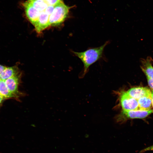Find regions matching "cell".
Masks as SVG:
<instances>
[{
	"instance_id": "1",
	"label": "cell",
	"mask_w": 153,
	"mask_h": 153,
	"mask_svg": "<svg viewBox=\"0 0 153 153\" xmlns=\"http://www.w3.org/2000/svg\"><path fill=\"white\" fill-rule=\"evenodd\" d=\"M108 42H107L99 47L90 48L82 52L73 51V53L83 64V72L81 76L82 77L87 73L90 66L102 57L104 48Z\"/></svg>"
},
{
	"instance_id": "2",
	"label": "cell",
	"mask_w": 153,
	"mask_h": 153,
	"mask_svg": "<svg viewBox=\"0 0 153 153\" xmlns=\"http://www.w3.org/2000/svg\"><path fill=\"white\" fill-rule=\"evenodd\" d=\"M70 8L62 0L55 5L53 12L49 16L50 26H58L63 22L68 16Z\"/></svg>"
},
{
	"instance_id": "3",
	"label": "cell",
	"mask_w": 153,
	"mask_h": 153,
	"mask_svg": "<svg viewBox=\"0 0 153 153\" xmlns=\"http://www.w3.org/2000/svg\"><path fill=\"white\" fill-rule=\"evenodd\" d=\"M153 112L152 109L144 110L138 109L136 110H125L121 112L115 117V121L119 124H122L127 120L134 119H144Z\"/></svg>"
},
{
	"instance_id": "4",
	"label": "cell",
	"mask_w": 153,
	"mask_h": 153,
	"mask_svg": "<svg viewBox=\"0 0 153 153\" xmlns=\"http://www.w3.org/2000/svg\"><path fill=\"white\" fill-rule=\"evenodd\" d=\"M116 92L118 95L119 104L122 110H131L139 109L137 100L130 96L127 92L123 90Z\"/></svg>"
},
{
	"instance_id": "5",
	"label": "cell",
	"mask_w": 153,
	"mask_h": 153,
	"mask_svg": "<svg viewBox=\"0 0 153 153\" xmlns=\"http://www.w3.org/2000/svg\"><path fill=\"white\" fill-rule=\"evenodd\" d=\"M21 76V74L20 73L4 81L9 90L18 97L22 94L18 90V86L20 82Z\"/></svg>"
},
{
	"instance_id": "6",
	"label": "cell",
	"mask_w": 153,
	"mask_h": 153,
	"mask_svg": "<svg viewBox=\"0 0 153 153\" xmlns=\"http://www.w3.org/2000/svg\"><path fill=\"white\" fill-rule=\"evenodd\" d=\"M24 6L27 17L34 25L38 19L41 12L35 9L28 1L24 3Z\"/></svg>"
},
{
	"instance_id": "7",
	"label": "cell",
	"mask_w": 153,
	"mask_h": 153,
	"mask_svg": "<svg viewBox=\"0 0 153 153\" xmlns=\"http://www.w3.org/2000/svg\"><path fill=\"white\" fill-rule=\"evenodd\" d=\"M126 92L130 96L137 100L144 96L152 95L150 90L146 87H133Z\"/></svg>"
},
{
	"instance_id": "8",
	"label": "cell",
	"mask_w": 153,
	"mask_h": 153,
	"mask_svg": "<svg viewBox=\"0 0 153 153\" xmlns=\"http://www.w3.org/2000/svg\"><path fill=\"white\" fill-rule=\"evenodd\" d=\"M49 16L44 11L41 12L38 19L33 25L35 31L38 33L50 26L49 23Z\"/></svg>"
},
{
	"instance_id": "9",
	"label": "cell",
	"mask_w": 153,
	"mask_h": 153,
	"mask_svg": "<svg viewBox=\"0 0 153 153\" xmlns=\"http://www.w3.org/2000/svg\"><path fill=\"white\" fill-rule=\"evenodd\" d=\"M152 60L150 57H148L146 59L141 60V68L146 77L153 78V66L152 65Z\"/></svg>"
},
{
	"instance_id": "10",
	"label": "cell",
	"mask_w": 153,
	"mask_h": 153,
	"mask_svg": "<svg viewBox=\"0 0 153 153\" xmlns=\"http://www.w3.org/2000/svg\"><path fill=\"white\" fill-rule=\"evenodd\" d=\"M20 73L17 67L14 66L6 67L0 75V77L2 80H5Z\"/></svg>"
},
{
	"instance_id": "11",
	"label": "cell",
	"mask_w": 153,
	"mask_h": 153,
	"mask_svg": "<svg viewBox=\"0 0 153 153\" xmlns=\"http://www.w3.org/2000/svg\"><path fill=\"white\" fill-rule=\"evenodd\" d=\"M137 101L139 109L144 110L151 109L152 107V95L142 97Z\"/></svg>"
},
{
	"instance_id": "12",
	"label": "cell",
	"mask_w": 153,
	"mask_h": 153,
	"mask_svg": "<svg viewBox=\"0 0 153 153\" xmlns=\"http://www.w3.org/2000/svg\"><path fill=\"white\" fill-rule=\"evenodd\" d=\"M0 95L4 99L18 98L9 90L4 81L2 80L0 81Z\"/></svg>"
},
{
	"instance_id": "13",
	"label": "cell",
	"mask_w": 153,
	"mask_h": 153,
	"mask_svg": "<svg viewBox=\"0 0 153 153\" xmlns=\"http://www.w3.org/2000/svg\"><path fill=\"white\" fill-rule=\"evenodd\" d=\"M27 1L35 9L40 12L44 11L49 5L44 0H29Z\"/></svg>"
},
{
	"instance_id": "14",
	"label": "cell",
	"mask_w": 153,
	"mask_h": 153,
	"mask_svg": "<svg viewBox=\"0 0 153 153\" xmlns=\"http://www.w3.org/2000/svg\"><path fill=\"white\" fill-rule=\"evenodd\" d=\"M55 6L48 5L45 9L44 12H45L50 16L53 11Z\"/></svg>"
},
{
	"instance_id": "15",
	"label": "cell",
	"mask_w": 153,
	"mask_h": 153,
	"mask_svg": "<svg viewBox=\"0 0 153 153\" xmlns=\"http://www.w3.org/2000/svg\"><path fill=\"white\" fill-rule=\"evenodd\" d=\"M49 5L55 6L61 0H44Z\"/></svg>"
},
{
	"instance_id": "16",
	"label": "cell",
	"mask_w": 153,
	"mask_h": 153,
	"mask_svg": "<svg viewBox=\"0 0 153 153\" xmlns=\"http://www.w3.org/2000/svg\"><path fill=\"white\" fill-rule=\"evenodd\" d=\"M148 85L152 91H153V78L146 77Z\"/></svg>"
},
{
	"instance_id": "17",
	"label": "cell",
	"mask_w": 153,
	"mask_h": 153,
	"mask_svg": "<svg viewBox=\"0 0 153 153\" xmlns=\"http://www.w3.org/2000/svg\"><path fill=\"white\" fill-rule=\"evenodd\" d=\"M149 151H153V145L148 147L141 150L139 153H144Z\"/></svg>"
},
{
	"instance_id": "18",
	"label": "cell",
	"mask_w": 153,
	"mask_h": 153,
	"mask_svg": "<svg viewBox=\"0 0 153 153\" xmlns=\"http://www.w3.org/2000/svg\"><path fill=\"white\" fill-rule=\"evenodd\" d=\"M7 67L0 65V75Z\"/></svg>"
},
{
	"instance_id": "19",
	"label": "cell",
	"mask_w": 153,
	"mask_h": 153,
	"mask_svg": "<svg viewBox=\"0 0 153 153\" xmlns=\"http://www.w3.org/2000/svg\"><path fill=\"white\" fill-rule=\"evenodd\" d=\"M4 99L1 95H0V104L4 100Z\"/></svg>"
},
{
	"instance_id": "20",
	"label": "cell",
	"mask_w": 153,
	"mask_h": 153,
	"mask_svg": "<svg viewBox=\"0 0 153 153\" xmlns=\"http://www.w3.org/2000/svg\"><path fill=\"white\" fill-rule=\"evenodd\" d=\"M152 107L153 108V91H152Z\"/></svg>"
},
{
	"instance_id": "21",
	"label": "cell",
	"mask_w": 153,
	"mask_h": 153,
	"mask_svg": "<svg viewBox=\"0 0 153 153\" xmlns=\"http://www.w3.org/2000/svg\"><path fill=\"white\" fill-rule=\"evenodd\" d=\"M1 80L0 77V81Z\"/></svg>"
}]
</instances>
